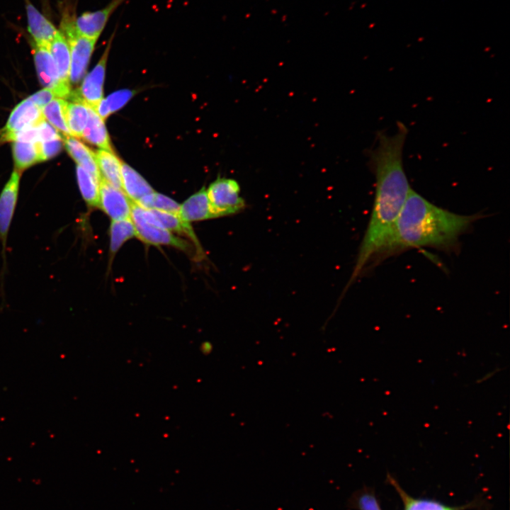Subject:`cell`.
Instances as JSON below:
<instances>
[{
  "label": "cell",
  "mask_w": 510,
  "mask_h": 510,
  "mask_svg": "<svg viewBox=\"0 0 510 510\" xmlns=\"http://www.w3.org/2000/svg\"><path fill=\"white\" fill-rule=\"evenodd\" d=\"M130 218L134 224L136 237L143 242L152 245H168L188 252L191 246L186 240L175 236L171 232L148 222L140 210V205L132 203Z\"/></svg>",
  "instance_id": "5"
},
{
  "label": "cell",
  "mask_w": 510,
  "mask_h": 510,
  "mask_svg": "<svg viewBox=\"0 0 510 510\" xmlns=\"http://www.w3.org/2000/svg\"><path fill=\"white\" fill-rule=\"evenodd\" d=\"M33 52L38 76L40 84L52 90L57 98L67 99L72 92L71 86L64 84L50 52L49 46L39 45L33 42Z\"/></svg>",
  "instance_id": "6"
},
{
  "label": "cell",
  "mask_w": 510,
  "mask_h": 510,
  "mask_svg": "<svg viewBox=\"0 0 510 510\" xmlns=\"http://www.w3.org/2000/svg\"><path fill=\"white\" fill-rule=\"evenodd\" d=\"M132 203L122 189L111 186L103 178L101 179L98 208L112 220L130 218Z\"/></svg>",
  "instance_id": "10"
},
{
  "label": "cell",
  "mask_w": 510,
  "mask_h": 510,
  "mask_svg": "<svg viewBox=\"0 0 510 510\" xmlns=\"http://www.w3.org/2000/svg\"><path fill=\"white\" fill-rule=\"evenodd\" d=\"M407 133L406 125L398 122L397 131L392 135L378 132L377 145L369 152L376 181L375 198L346 289L374 263L386 258L396 221L412 189L403 165Z\"/></svg>",
  "instance_id": "1"
},
{
  "label": "cell",
  "mask_w": 510,
  "mask_h": 510,
  "mask_svg": "<svg viewBox=\"0 0 510 510\" xmlns=\"http://www.w3.org/2000/svg\"><path fill=\"white\" fill-rule=\"evenodd\" d=\"M64 144L69 154L78 164L99 181L101 176L96 161L95 153L83 142L72 136L64 138Z\"/></svg>",
  "instance_id": "16"
},
{
  "label": "cell",
  "mask_w": 510,
  "mask_h": 510,
  "mask_svg": "<svg viewBox=\"0 0 510 510\" xmlns=\"http://www.w3.org/2000/svg\"><path fill=\"white\" fill-rule=\"evenodd\" d=\"M13 157L16 170L21 171L32 165L42 162L38 142H13Z\"/></svg>",
  "instance_id": "22"
},
{
  "label": "cell",
  "mask_w": 510,
  "mask_h": 510,
  "mask_svg": "<svg viewBox=\"0 0 510 510\" xmlns=\"http://www.w3.org/2000/svg\"><path fill=\"white\" fill-rule=\"evenodd\" d=\"M66 38L69 45L71 57L69 83L70 85L77 84L86 74L97 40L78 34L67 36Z\"/></svg>",
  "instance_id": "8"
},
{
  "label": "cell",
  "mask_w": 510,
  "mask_h": 510,
  "mask_svg": "<svg viewBox=\"0 0 510 510\" xmlns=\"http://www.w3.org/2000/svg\"><path fill=\"white\" fill-rule=\"evenodd\" d=\"M134 95L131 90H120L112 93L106 98L110 113H113L123 108Z\"/></svg>",
  "instance_id": "28"
},
{
  "label": "cell",
  "mask_w": 510,
  "mask_h": 510,
  "mask_svg": "<svg viewBox=\"0 0 510 510\" xmlns=\"http://www.w3.org/2000/svg\"><path fill=\"white\" fill-rule=\"evenodd\" d=\"M44 120L42 109L28 98L18 103L11 111L3 134L38 126Z\"/></svg>",
  "instance_id": "12"
},
{
  "label": "cell",
  "mask_w": 510,
  "mask_h": 510,
  "mask_svg": "<svg viewBox=\"0 0 510 510\" xmlns=\"http://www.w3.org/2000/svg\"><path fill=\"white\" fill-rule=\"evenodd\" d=\"M55 98H57V96L52 90L45 88L44 89L35 93L28 98L40 108L42 109L44 106Z\"/></svg>",
  "instance_id": "32"
},
{
  "label": "cell",
  "mask_w": 510,
  "mask_h": 510,
  "mask_svg": "<svg viewBox=\"0 0 510 510\" xmlns=\"http://www.w3.org/2000/svg\"><path fill=\"white\" fill-rule=\"evenodd\" d=\"M25 8L28 31L33 42L39 45L49 46L59 30L30 0H25Z\"/></svg>",
  "instance_id": "11"
},
{
  "label": "cell",
  "mask_w": 510,
  "mask_h": 510,
  "mask_svg": "<svg viewBox=\"0 0 510 510\" xmlns=\"http://www.w3.org/2000/svg\"><path fill=\"white\" fill-rule=\"evenodd\" d=\"M178 217L188 223L214 218L205 187L190 196L180 205Z\"/></svg>",
  "instance_id": "14"
},
{
  "label": "cell",
  "mask_w": 510,
  "mask_h": 510,
  "mask_svg": "<svg viewBox=\"0 0 510 510\" xmlns=\"http://www.w3.org/2000/svg\"><path fill=\"white\" fill-rule=\"evenodd\" d=\"M447 510H453V509H450V508H449V509H447Z\"/></svg>",
  "instance_id": "33"
},
{
  "label": "cell",
  "mask_w": 510,
  "mask_h": 510,
  "mask_svg": "<svg viewBox=\"0 0 510 510\" xmlns=\"http://www.w3.org/2000/svg\"><path fill=\"white\" fill-rule=\"evenodd\" d=\"M114 35L113 33L97 64L86 76L81 86L76 90L72 91L69 97L71 101H82L92 108H95L103 98L106 64Z\"/></svg>",
  "instance_id": "4"
},
{
  "label": "cell",
  "mask_w": 510,
  "mask_h": 510,
  "mask_svg": "<svg viewBox=\"0 0 510 510\" xmlns=\"http://www.w3.org/2000/svg\"><path fill=\"white\" fill-rule=\"evenodd\" d=\"M95 157L101 178L111 186L122 189V162L119 158L113 152L104 149H98L95 152Z\"/></svg>",
  "instance_id": "18"
},
{
  "label": "cell",
  "mask_w": 510,
  "mask_h": 510,
  "mask_svg": "<svg viewBox=\"0 0 510 510\" xmlns=\"http://www.w3.org/2000/svg\"><path fill=\"white\" fill-rule=\"evenodd\" d=\"M126 0H110L101 9L85 11L74 18L72 25L75 33L79 35L98 40L106 28L110 16Z\"/></svg>",
  "instance_id": "7"
},
{
  "label": "cell",
  "mask_w": 510,
  "mask_h": 510,
  "mask_svg": "<svg viewBox=\"0 0 510 510\" xmlns=\"http://www.w3.org/2000/svg\"><path fill=\"white\" fill-rule=\"evenodd\" d=\"M49 50L55 62L60 80L64 84L70 85V48L68 40L60 30L49 45Z\"/></svg>",
  "instance_id": "19"
},
{
  "label": "cell",
  "mask_w": 510,
  "mask_h": 510,
  "mask_svg": "<svg viewBox=\"0 0 510 510\" xmlns=\"http://www.w3.org/2000/svg\"><path fill=\"white\" fill-rule=\"evenodd\" d=\"M140 212L148 222L162 227L170 232L187 236L194 242L197 248L202 251L192 227L189 223L181 220L178 215L154 209H146L142 207L140 208Z\"/></svg>",
  "instance_id": "13"
},
{
  "label": "cell",
  "mask_w": 510,
  "mask_h": 510,
  "mask_svg": "<svg viewBox=\"0 0 510 510\" xmlns=\"http://www.w3.org/2000/svg\"><path fill=\"white\" fill-rule=\"evenodd\" d=\"M67 101L62 98H55L42 109L43 117L64 137L72 136L67 124L65 110Z\"/></svg>",
  "instance_id": "24"
},
{
  "label": "cell",
  "mask_w": 510,
  "mask_h": 510,
  "mask_svg": "<svg viewBox=\"0 0 510 510\" xmlns=\"http://www.w3.org/2000/svg\"><path fill=\"white\" fill-rule=\"evenodd\" d=\"M240 192L239 183L233 178L218 177L210 183L207 195L213 217L232 215L242 211L246 203Z\"/></svg>",
  "instance_id": "3"
},
{
  "label": "cell",
  "mask_w": 510,
  "mask_h": 510,
  "mask_svg": "<svg viewBox=\"0 0 510 510\" xmlns=\"http://www.w3.org/2000/svg\"><path fill=\"white\" fill-rule=\"evenodd\" d=\"M81 138L89 143L97 146L101 149L113 152L104 120L90 106H89L87 123Z\"/></svg>",
  "instance_id": "17"
},
{
  "label": "cell",
  "mask_w": 510,
  "mask_h": 510,
  "mask_svg": "<svg viewBox=\"0 0 510 510\" xmlns=\"http://www.w3.org/2000/svg\"><path fill=\"white\" fill-rule=\"evenodd\" d=\"M21 172L13 171L0 194V241L4 256L8 234L17 205Z\"/></svg>",
  "instance_id": "9"
},
{
  "label": "cell",
  "mask_w": 510,
  "mask_h": 510,
  "mask_svg": "<svg viewBox=\"0 0 510 510\" xmlns=\"http://www.w3.org/2000/svg\"><path fill=\"white\" fill-rule=\"evenodd\" d=\"M1 137L4 141L35 143L39 142L38 126L27 128L12 133L3 134Z\"/></svg>",
  "instance_id": "27"
},
{
  "label": "cell",
  "mask_w": 510,
  "mask_h": 510,
  "mask_svg": "<svg viewBox=\"0 0 510 510\" xmlns=\"http://www.w3.org/2000/svg\"><path fill=\"white\" fill-rule=\"evenodd\" d=\"M65 115L72 136L81 138L89 117V106L79 101L67 103Z\"/></svg>",
  "instance_id": "20"
},
{
  "label": "cell",
  "mask_w": 510,
  "mask_h": 510,
  "mask_svg": "<svg viewBox=\"0 0 510 510\" xmlns=\"http://www.w3.org/2000/svg\"><path fill=\"white\" fill-rule=\"evenodd\" d=\"M41 160L45 161L58 154L63 147L62 139L38 142Z\"/></svg>",
  "instance_id": "29"
},
{
  "label": "cell",
  "mask_w": 510,
  "mask_h": 510,
  "mask_svg": "<svg viewBox=\"0 0 510 510\" xmlns=\"http://www.w3.org/2000/svg\"><path fill=\"white\" fill-rule=\"evenodd\" d=\"M110 254L113 256L128 239L136 237V231L131 218L112 220L110 229Z\"/></svg>",
  "instance_id": "23"
},
{
  "label": "cell",
  "mask_w": 510,
  "mask_h": 510,
  "mask_svg": "<svg viewBox=\"0 0 510 510\" xmlns=\"http://www.w3.org/2000/svg\"><path fill=\"white\" fill-rule=\"evenodd\" d=\"M122 190L135 203L146 195L154 192L149 183L126 163L121 164Z\"/></svg>",
  "instance_id": "15"
},
{
  "label": "cell",
  "mask_w": 510,
  "mask_h": 510,
  "mask_svg": "<svg viewBox=\"0 0 510 510\" xmlns=\"http://www.w3.org/2000/svg\"><path fill=\"white\" fill-rule=\"evenodd\" d=\"M355 505L358 510H382L375 497L368 492L361 493L355 499Z\"/></svg>",
  "instance_id": "30"
},
{
  "label": "cell",
  "mask_w": 510,
  "mask_h": 510,
  "mask_svg": "<svg viewBox=\"0 0 510 510\" xmlns=\"http://www.w3.org/2000/svg\"><path fill=\"white\" fill-rule=\"evenodd\" d=\"M136 203L146 209H154L178 215L180 210V205L177 202L155 191L144 196Z\"/></svg>",
  "instance_id": "25"
},
{
  "label": "cell",
  "mask_w": 510,
  "mask_h": 510,
  "mask_svg": "<svg viewBox=\"0 0 510 510\" xmlns=\"http://www.w3.org/2000/svg\"><path fill=\"white\" fill-rule=\"evenodd\" d=\"M404 503V510H447L449 507L435 501L414 499L395 485Z\"/></svg>",
  "instance_id": "26"
},
{
  "label": "cell",
  "mask_w": 510,
  "mask_h": 510,
  "mask_svg": "<svg viewBox=\"0 0 510 510\" xmlns=\"http://www.w3.org/2000/svg\"><path fill=\"white\" fill-rule=\"evenodd\" d=\"M76 178L81 195L90 208H98L100 181L79 165L76 166Z\"/></svg>",
  "instance_id": "21"
},
{
  "label": "cell",
  "mask_w": 510,
  "mask_h": 510,
  "mask_svg": "<svg viewBox=\"0 0 510 510\" xmlns=\"http://www.w3.org/2000/svg\"><path fill=\"white\" fill-rule=\"evenodd\" d=\"M481 215H460L429 202L412 188L396 221L386 257L409 249L452 251Z\"/></svg>",
  "instance_id": "2"
},
{
  "label": "cell",
  "mask_w": 510,
  "mask_h": 510,
  "mask_svg": "<svg viewBox=\"0 0 510 510\" xmlns=\"http://www.w3.org/2000/svg\"><path fill=\"white\" fill-rule=\"evenodd\" d=\"M38 130L39 142L62 139L57 130L45 120L38 126Z\"/></svg>",
  "instance_id": "31"
}]
</instances>
